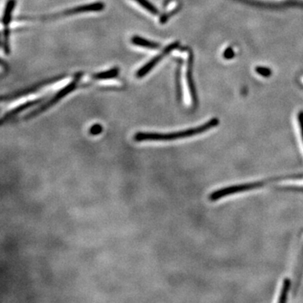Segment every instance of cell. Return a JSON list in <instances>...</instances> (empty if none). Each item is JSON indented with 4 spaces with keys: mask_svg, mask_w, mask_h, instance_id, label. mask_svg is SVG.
Here are the masks:
<instances>
[{
    "mask_svg": "<svg viewBox=\"0 0 303 303\" xmlns=\"http://www.w3.org/2000/svg\"><path fill=\"white\" fill-rule=\"evenodd\" d=\"M219 124V121L217 118L208 121L205 124L199 127H194L190 129L183 130L179 132H168V133H159V132H138L134 135L133 140L141 142H168V141L178 140L182 138H191L196 135L200 134L217 127Z\"/></svg>",
    "mask_w": 303,
    "mask_h": 303,
    "instance_id": "cell-1",
    "label": "cell"
},
{
    "mask_svg": "<svg viewBox=\"0 0 303 303\" xmlns=\"http://www.w3.org/2000/svg\"><path fill=\"white\" fill-rule=\"evenodd\" d=\"M303 179V172L298 173V174H285V175H281V176L271 177V178H267V179H262L259 181L248 183V184H236V185L226 187L223 189H218V190L213 192L211 194L209 199L213 200V201H215V200L228 196L231 194L241 193V192L250 191V190H254V189L265 186L267 184H271V183H275V182L281 181V180H285V179Z\"/></svg>",
    "mask_w": 303,
    "mask_h": 303,
    "instance_id": "cell-2",
    "label": "cell"
},
{
    "mask_svg": "<svg viewBox=\"0 0 303 303\" xmlns=\"http://www.w3.org/2000/svg\"><path fill=\"white\" fill-rule=\"evenodd\" d=\"M78 78L73 79L67 85L65 86L64 88H62L61 90L58 91L52 98H50L49 100L47 101L46 104L42 105V107H40V108H37V109L35 110L33 112H31V113H29L28 115H26L24 119L29 120L34 118V117H37V116L41 114L42 112H46L47 110L51 108L52 106L57 104L58 101L61 100L64 97L68 95L71 92H73L74 89H76L77 85H78Z\"/></svg>",
    "mask_w": 303,
    "mask_h": 303,
    "instance_id": "cell-3",
    "label": "cell"
},
{
    "mask_svg": "<svg viewBox=\"0 0 303 303\" xmlns=\"http://www.w3.org/2000/svg\"><path fill=\"white\" fill-rule=\"evenodd\" d=\"M104 9V3H102V2H95V3L87 4V5H83V6L73 7V8L68 9V10L62 11V12H59V13L45 16V17H42V18L40 19L50 20V19H56L58 18V17H64V16H74V15L86 13V12H98V11H103Z\"/></svg>",
    "mask_w": 303,
    "mask_h": 303,
    "instance_id": "cell-4",
    "label": "cell"
},
{
    "mask_svg": "<svg viewBox=\"0 0 303 303\" xmlns=\"http://www.w3.org/2000/svg\"><path fill=\"white\" fill-rule=\"evenodd\" d=\"M179 47V42H174L170 45H168L163 50V52H161L158 56L153 57L149 62H147L146 64L143 65V67H141L140 69L137 72L136 76L138 78H143L144 76L147 75L149 72L153 70V68L162 61V60L168 56L173 50Z\"/></svg>",
    "mask_w": 303,
    "mask_h": 303,
    "instance_id": "cell-5",
    "label": "cell"
},
{
    "mask_svg": "<svg viewBox=\"0 0 303 303\" xmlns=\"http://www.w3.org/2000/svg\"><path fill=\"white\" fill-rule=\"evenodd\" d=\"M40 100H42V98H41V99H36V100L28 101V102H26L25 104L21 105L20 107H16V109L11 110V112L6 113V116L2 118V120H1V123L4 124L5 122H7L9 120L12 119V118H14L16 116L20 114L21 112L26 111V110L28 109V108H31V107L36 106V105L39 103Z\"/></svg>",
    "mask_w": 303,
    "mask_h": 303,
    "instance_id": "cell-6",
    "label": "cell"
},
{
    "mask_svg": "<svg viewBox=\"0 0 303 303\" xmlns=\"http://www.w3.org/2000/svg\"><path fill=\"white\" fill-rule=\"evenodd\" d=\"M132 44L137 46V47H143L147 49L155 50L158 49L160 46L157 42H152L149 40L145 39L143 37H139V36H134L131 40Z\"/></svg>",
    "mask_w": 303,
    "mask_h": 303,
    "instance_id": "cell-7",
    "label": "cell"
},
{
    "mask_svg": "<svg viewBox=\"0 0 303 303\" xmlns=\"http://www.w3.org/2000/svg\"><path fill=\"white\" fill-rule=\"evenodd\" d=\"M16 6V0H9L8 3L6 4V10L4 11L3 17H2V23L6 27H9V25L12 21V14L15 11Z\"/></svg>",
    "mask_w": 303,
    "mask_h": 303,
    "instance_id": "cell-8",
    "label": "cell"
},
{
    "mask_svg": "<svg viewBox=\"0 0 303 303\" xmlns=\"http://www.w3.org/2000/svg\"><path fill=\"white\" fill-rule=\"evenodd\" d=\"M303 275V244L300 249V254H299V259H298L297 268H296V272H295V286H294V295L297 291L298 288L300 286V281L302 279Z\"/></svg>",
    "mask_w": 303,
    "mask_h": 303,
    "instance_id": "cell-9",
    "label": "cell"
},
{
    "mask_svg": "<svg viewBox=\"0 0 303 303\" xmlns=\"http://www.w3.org/2000/svg\"><path fill=\"white\" fill-rule=\"evenodd\" d=\"M118 74H119V69L117 67H114V68H112V69H109V70L95 73L94 75H93V78L98 79V80H101V79H110V78H117Z\"/></svg>",
    "mask_w": 303,
    "mask_h": 303,
    "instance_id": "cell-10",
    "label": "cell"
},
{
    "mask_svg": "<svg viewBox=\"0 0 303 303\" xmlns=\"http://www.w3.org/2000/svg\"><path fill=\"white\" fill-rule=\"evenodd\" d=\"M187 82L189 85V91L191 93V98L193 102H196V95H195V90L194 88V83H193V77H192V68H191V58H189V62L188 63V70H187Z\"/></svg>",
    "mask_w": 303,
    "mask_h": 303,
    "instance_id": "cell-11",
    "label": "cell"
},
{
    "mask_svg": "<svg viewBox=\"0 0 303 303\" xmlns=\"http://www.w3.org/2000/svg\"><path fill=\"white\" fill-rule=\"evenodd\" d=\"M291 286V281L290 279H285L283 281L282 288L280 290V297L278 300V302H285L287 300L288 293Z\"/></svg>",
    "mask_w": 303,
    "mask_h": 303,
    "instance_id": "cell-12",
    "label": "cell"
},
{
    "mask_svg": "<svg viewBox=\"0 0 303 303\" xmlns=\"http://www.w3.org/2000/svg\"><path fill=\"white\" fill-rule=\"evenodd\" d=\"M134 1L135 2H137L139 6H142L144 10L148 11V12H150L152 15L157 16L159 13V11H158L157 7L155 6H153V4L149 2L148 0H134Z\"/></svg>",
    "mask_w": 303,
    "mask_h": 303,
    "instance_id": "cell-13",
    "label": "cell"
},
{
    "mask_svg": "<svg viewBox=\"0 0 303 303\" xmlns=\"http://www.w3.org/2000/svg\"><path fill=\"white\" fill-rule=\"evenodd\" d=\"M101 132H102V127L99 126V125H95V126H93V127H91V134L97 135Z\"/></svg>",
    "mask_w": 303,
    "mask_h": 303,
    "instance_id": "cell-14",
    "label": "cell"
},
{
    "mask_svg": "<svg viewBox=\"0 0 303 303\" xmlns=\"http://www.w3.org/2000/svg\"><path fill=\"white\" fill-rule=\"evenodd\" d=\"M298 121H299V126H300V134L303 140V112H300L298 115Z\"/></svg>",
    "mask_w": 303,
    "mask_h": 303,
    "instance_id": "cell-15",
    "label": "cell"
}]
</instances>
